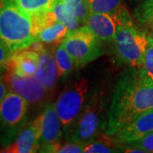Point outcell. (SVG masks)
Segmentation results:
<instances>
[{"instance_id": "19", "label": "cell", "mask_w": 153, "mask_h": 153, "mask_svg": "<svg viewBox=\"0 0 153 153\" xmlns=\"http://www.w3.org/2000/svg\"><path fill=\"white\" fill-rule=\"evenodd\" d=\"M111 135H107L105 134V136L101 138L100 135L94 140L89 144L85 145L84 152L85 153H109L119 152L121 147L116 146V141L111 140L110 138Z\"/></svg>"}, {"instance_id": "7", "label": "cell", "mask_w": 153, "mask_h": 153, "mask_svg": "<svg viewBox=\"0 0 153 153\" xmlns=\"http://www.w3.org/2000/svg\"><path fill=\"white\" fill-rule=\"evenodd\" d=\"M71 55L76 68L98 59L102 55V42L87 25H82L70 33L61 42Z\"/></svg>"}, {"instance_id": "10", "label": "cell", "mask_w": 153, "mask_h": 153, "mask_svg": "<svg viewBox=\"0 0 153 153\" xmlns=\"http://www.w3.org/2000/svg\"><path fill=\"white\" fill-rule=\"evenodd\" d=\"M120 9L112 14L90 12L85 25L102 43L113 42L120 22Z\"/></svg>"}, {"instance_id": "20", "label": "cell", "mask_w": 153, "mask_h": 153, "mask_svg": "<svg viewBox=\"0 0 153 153\" xmlns=\"http://www.w3.org/2000/svg\"><path fill=\"white\" fill-rule=\"evenodd\" d=\"M54 55H55V60L58 66L59 75L62 77H66L76 67L74 61L62 43H60L56 47Z\"/></svg>"}, {"instance_id": "29", "label": "cell", "mask_w": 153, "mask_h": 153, "mask_svg": "<svg viewBox=\"0 0 153 153\" xmlns=\"http://www.w3.org/2000/svg\"><path fill=\"white\" fill-rule=\"evenodd\" d=\"M130 2H135V1H137V0H129Z\"/></svg>"}, {"instance_id": "21", "label": "cell", "mask_w": 153, "mask_h": 153, "mask_svg": "<svg viewBox=\"0 0 153 153\" xmlns=\"http://www.w3.org/2000/svg\"><path fill=\"white\" fill-rule=\"evenodd\" d=\"M84 145L67 141L66 143H54L49 145H41L38 152L46 153H81L84 152Z\"/></svg>"}, {"instance_id": "15", "label": "cell", "mask_w": 153, "mask_h": 153, "mask_svg": "<svg viewBox=\"0 0 153 153\" xmlns=\"http://www.w3.org/2000/svg\"><path fill=\"white\" fill-rule=\"evenodd\" d=\"M58 0H0V3L13 4L30 17H38L53 10Z\"/></svg>"}, {"instance_id": "27", "label": "cell", "mask_w": 153, "mask_h": 153, "mask_svg": "<svg viewBox=\"0 0 153 153\" xmlns=\"http://www.w3.org/2000/svg\"><path fill=\"white\" fill-rule=\"evenodd\" d=\"M9 92V88L4 79V76H0V102L4 100Z\"/></svg>"}, {"instance_id": "26", "label": "cell", "mask_w": 153, "mask_h": 153, "mask_svg": "<svg viewBox=\"0 0 153 153\" xmlns=\"http://www.w3.org/2000/svg\"><path fill=\"white\" fill-rule=\"evenodd\" d=\"M133 146L141 149L145 153H153V132H151L136 141L129 143Z\"/></svg>"}, {"instance_id": "3", "label": "cell", "mask_w": 153, "mask_h": 153, "mask_svg": "<svg viewBox=\"0 0 153 153\" xmlns=\"http://www.w3.org/2000/svg\"><path fill=\"white\" fill-rule=\"evenodd\" d=\"M38 33L35 18L13 4L0 3V39L13 53L28 49L37 40Z\"/></svg>"}, {"instance_id": "5", "label": "cell", "mask_w": 153, "mask_h": 153, "mask_svg": "<svg viewBox=\"0 0 153 153\" xmlns=\"http://www.w3.org/2000/svg\"><path fill=\"white\" fill-rule=\"evenodd\" d=\"M89 94V82L87 79L82 78L70 83L56 100L55 106L66 140H68L71 135Z\"/></svg>"}, {"instance_id": "6", "label": "cell", "mask_w": 153, "mask_h": 153, "mask_svg": "<svg viewBox=\"0 0 153 153\" xmlns=\"http://www.w3.org/2000/svg\"><path fill=\"white\" fill-rule=\"evenodd\" d=\"M28 103L18 94L9 91L0 102V145L13 143L27 121Z\"/></svg>"}, {"instance_id": "9", "label": "cell", "mask_w": 153, "mask_h": 153, "mask_svg": "<svg viewBox=\"0 0 153 153\" xmlns=\"http://www.w3.org/2000/svg\"><path fill=\"white\" fill-rule=\"evenodd\" d=\"M41 125L38 116L33 122L27 123L16 138L9 146L4 148V152L34 153L38 152L40 146Z\"/></svg>"}, {"instance_id": "2", "label": "cell", "mask_w": 153, "mask_h": 153, "mask_svg": "<svg viewBox=\"0 0 153 153\" xmlns=\"http://www.w3.org/2000/svg\"><path fill=\"white\" fill-rule=\"evenodd\" d=\"M108 101L104 91H92L67 141L85 146L101 135L108 124Z\"/></svg>"}, {"instance_id": "12", "label": "cell", "mask_w": 153, "mask_h": 153, "mask_svg": "<svg viewBox=\"0 0 153 153\" xmlns=\"http://www.w3.org/2000/svg\"><path fill=\"white\" fill-rule=\"evenodd\" d=\"M151 132H153V110L135 117L113 135H116V138L123 143L129 144Z\"/></svg>"}, {"instance_id": "8", "label": "cell", "mask_w": 153, "mask_h": 153, "mask_svg": "<svg viewBox=\"0 0 153 153\" xmlns=\"http://www.w3.org/2000/svg\"><path fill=\"white\" fill-rule=\"evenodd\" d=\"M3 76L9 88V91L18 94L27 101L28 104L40 103L44 100L48 92L35 76H21L7 70Z\"/></svg>"}, {"instance_id": "22", "label": "cell", "mask_w": 153, "mask_h": 153, "mask_svg": "<svg viewBox=\"0 0 153 153\" xmlns=\"http://www.w3.org/2000/svg\"><path fill=\"white\" fill-rule=\"evenodd\" d=\"M90 12L115 13L123 5V0H85Z\"/></svg>"}, {"instance_id": "28", "label": "cell", "mask_w": 153, "mask_h": 153, "mask_svg": "<svg viewBox=\"0 0 153 153\" xmlns=\"http://www.w3.org/2000/svg\"><path fill=\"white\" fill-rule=\"evenodd\" d=\"M44 43H43L42 41L40 40H36L35 42H33V44H31V46L28 48L29 49H32L33 51H36L38 53H41L43 52L44 49Z\"/></svg>"}, {"instance_id": "11", "label": "cell", "mask_w": 153, "mask_h": 153, "mask_svg": "<svg viewBox=\"0 0 153 153\" xmlns=\"http://www.w3.org/2000/svg\"><path fill=\"white\" fill-rule=\"evenodd\" d=\"M39 117L41 125L40 146L60 142L64 134L55 103L46 105Z\"/></svg>"}, {"instance_id": "23", "label": "cell", "mask_w": 153, "mask_h": 153, "mask_svg": "<svg viewBox=\"0 0 153 153\" xmlns=\"http://www.w3.org/2000/svg\"><path fill=\"white\" fill-rule=\"evenodd\" d=\"M68 10L76 16L80 25H85L90 10L85 0H61Z\"/></svg>"}, {"instance_id": "24", "label": "cell", "mask_w": 153, "mask_h": 153, "mask_svg": "<svg viewBox=\"0 0 153 153\" xmlns=\"http://www.w3.org/2000/svg\"><path fill=\"white\" fill-rule=\"evenodd\" d=\"M147 40V46L144 55L142 66L140 69L146 77L153 80V37L149 33Z\"/></svg>"}, {"instance_id": "13", "label": "cell", "mask_w": 153, "mask_h": 153, "mask_svg": "<svg viewBox=\"0 0 153 153\" xmlns=\"http://www.w3.org/2000/svg\"><path fill=\"white\" fill-rule=\"evenodd\" d=\"M39 53L32 49H23L14 53L9 69L21 76H35L39 66Z\"/></svg>"}, {"instance_id": "16", "label": "cell", "mask_w": 153, "mask_h": 153, "mask_svg": "<svg viewBox=\"0 0 153 153\" xmlns=\"http://www.w3.org/2000/svg\"><path fill=\"white\" fill-rule=\"evenodd\" d=\"M68 34V28L59 21H55L38 32L37 40H40L44 44H57L62 42Z\"/></svg>"}, {"instance_id": "4", "label": "cell", "mask_w": 153, "mask_h": 153, "mask_svg": "<svg viewBox=\"0 0 153 153\" xmlns=\"http://www.w3.org/2000/svg\"><path fill=\"white\" fill-rule=\"evenodd\" d=\"M120 22L115 35V51L122 64L140 68L147 46L148 33L137 28L129 12L123 5L119 10Z\"/></svg>"}, {"instance_id": "14", "label": "cell", "mask_w": 153, "mask_h": 153, "mask_svg": "<svg viewBox=\"0 0 153 153\" xmlns=\"http://www.w3.org/2000/svg\"><path fill=\"white\" fill-rule=\"evenodd\" d=\"M39 66L35 77L49 91L54 88L60 76L58 66L55 55L50 53L49 50L44 49L43 52L39 53Z\"/></svg>"}, {"instance_id": "25", "label": "cell", "mask_w": 153, "mask_h": 153, "mask_svg": "<svg viewBox=\"0 0 153 153\" xmlns=\"http://www.w3.org/2000/svg\"><path fill=\"white\" fill-rule=\"evenodd\" d=\"M13 54L7 44L0 39V75L9 69Z\"/></svg>"}, {"instance_id": "17", "label": "cell", "mask_w": 153, "mask_h": 153, "mask_svg": "<svg viewBox=\"0 0 153 153\" xmlns=\"http://www.w3.org/2000/svg\"><path fill=\"white\" fill-rule=\"evenodd\" d=\"M134 17L153 37V0H141L134 10Z\"/></svg>"}, {"instance_id": "18", "label": "cell", "mask_w": 153, "mask_h": 153, "mask_svg": "<svg viewBox=\"0 0 153 153\" xmlns=\"http://www.w3.org/2000/svg\"><path fill=\"white\" fill-rule=\"evenodd\" d=\"M52 12L54 13L57 21L64 24L69 30V33L76 31L78 27H80V23L76 16L68 10L66 4L61 1L58 0L54 6Z\"/></svg>"}, {"instance_id": "1", "label": "cell", "mask_w": 153, "mask_h": 153, "mask_svg": "<svg viewBox=\"0 0 153 153\" xmlns=\"http://www.w3.org/2000/svg\"><path fill=\"white\" fill-rule=\"evenodd\" d=\"M153 110V80L140 68L123 71L115 86L108 111L107 135H113L145 111Z\"/></svg>"}]
</instances>
